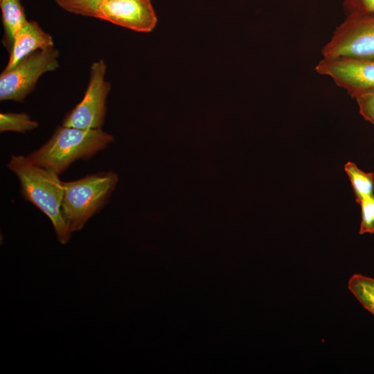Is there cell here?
Returning a JSON list of instances; mask_svg holds the SVG:
<instances>
[{
    "mask_svg": "<svg viewBox=\"0 0 374 374\" xmlns=\"http://www.w3.org/2000/svg\"><path fill=\"white\" fill-rule=\"evenodd\" d=\"M8 168L17 177L24 199L48 217L58 241L68 242L72 233L62 211L64 186L58 174L31 163L22 155H12Z\"/></svg>",
    "mask_w": 374,
    "mask_h": 374,
    "instance_id": "obj_1",
    "label": "cell"
},
{
    "mask_svg": "<svg viewBox=\"0 0 374 374\" xmlns=\"http://www.w3.org/2000/svg\"><path fill=\"white\" fill-rule=\"evenodd\" d=\"M114 140L101 129L57 127L49 140L26 156L31 163L61 174L77 160H87Z\"/></svg>",
    "mask_w": 374,
    "mask_h": 374,
    "instance_id": "obj_2",
    "label": "cell"
},
{
    "mask_svg": "<svg viewBox=\"0 0 374 374\" xmlns=\"http://www.w3.org/2000/svg\"><path fill=\"white\" fill-rule=\"evenodd\" d=\"M118 182L112 171L99 172L63 181L62 211L71 233L81 230L107 203Z\"/></svg>",
    "mask_w": 374,
    "mask_h": 374,
    "instance_id": "obj_3",
    "label": "cell"
},
{
    "mask_svg": "<svg viewBox=\"0 0 374 374\" xmlns=\"http://www.w3.org/2000/svg\"><path fill=\"white\" fill-rule=\"evenodd\" d=\"M59 52L54 47L38 50L0 75V100L23 103L44 73L59 66Z\"/></svg>",
    "mask_w": 374,
    "mask_h": 374,
    "instance_id": "obj_4",
    "label": "cell"
},
{
    "mask_svg": "<svg viewBox=\"0 0 374 374\" xmlns=\"http://www.w3.org/2000/svg\"><path fill=\"white\" fill-rule=\"evenodd\" d=\"M323 57H374V15L346 16L321 50Z\"/></svg>",
    "mask_w": 374,
    "mask_h": 374,
    "instance_id": "obj_5",
    "label": "cell"
},
{
    "mask_svg": "<svg viewBox=\"0 0 374 374\" xmlns=\"http://www.w3.org/2000/svg\"><path fill=\"white\" fill-rule=\"evenodd\" d=\"M103 60L91 65L89 83L82 100L64 116L62 125L80 129H101L106 114V100L111 84L105 79Z\"/></svg>",
    "mask_w": 374,
    "mask_h": 374,
    "instance_id": "obj_6",
    "label": "cell"
},
{
    "mask_svg": "<svg viewBox=\"0 0 374 374\" xmlns=\"http://www.w3.org/2000/svg\"><path fill=\"white\" fill-rule=\"evenodd\" d=\"M315 70L321 75L331 78L352 98L374 89V57H323L316 65Z\"/></svg>",
    "mask_w": 374,
    "mask_h": 374,
    "instance_id": "obj_7",
    "label": "cell"
},
{
    "mask_svg": "<svg viewBox=\"0 0 374 374\" xmlns=\"http://www.w3.org/2000/svg\"><path fill=\"white\" fill-rule=\"evenodd\" d=\"M96 18L143 33L152 31L157 22L150 0H103Z\"/></svg>",
    "mask_w": 374,
    "mask_h": 374,
    "instance_id": "obj_8",
    "label": "cell"
},
{
    "mask_svg": "<svg viewBox=\"0 0 374 374\" xmlns=\"http://www.w3.org/2000/svg\"><path fill=\"white\" fill-rule=\"evenodd\" d=\"M53 39L34 21L27 23L16 36L10 49V57L5 71L15 66L22 59L41 49L53 47Z\"/></svg>",
    "mask_w": 374,
    "mask_h": 374,
    "instance_id": "obj_9",
    "label": "cell"
},
{
    "mask_svg": "<svg viewBox=\"0 0 374 374\" xmlns=\"http://www.w3.org/2000/svg\"><path fill=\"white\" fill-rule=\"evenodd\" d=\"M0 7L5 40L10 49L16 36L28 21L20 0H0Z\"/></svg>",
    "mask_w": 374,
    "mask_h": 374,
    "instance_id": "obj_10",
    "label": "cell"
},
{
    "mask_svg": "<svg viewBox=\"0 0 374 374\" xmlns=\"http://www.w3.org/2000/svg\"><path fill=\"white\" fill-rule=\"evenodd\" d=\"M344 168L350 180L357 203L374 194V174L373 172H364L356 163L351 161L345 163Z\"/></svg>",
    "mask_w": 374,
    "mask_h": 374,
    "instance_id": "obj_11",
    "label": "cell"
},
{
    "mask_svg": "<svg viewBox=\"0 0 374 374\" xmlns=\"http://www.w3.org/2000/svg\"><path fill=\"white\" fill-rule=\"evenodd\" d=\"M348 287L362 305L374 316V278L355 274L350 278Z\"/></svg>",
    "mask_w": 374,
    "mask_h": 374,
    "instance_id": "obj_12",
    "label": "cell"
},
{
    "mask_svg": "<svg viewBox=\"0 0 374 374\" xmlns=\"http://www.w3.org/2000/svg\"><path fill=\"white\" fill-rule=\"evenodd\" d=\"M38 127V123L30 118L26 113H1L0 131H11L24 133Z\"/></svg>",
    "mask_w": 374,
    "mask_h": 374,
    "instance_id": "obj_13",
    "label": "cell"
},
{
    "mask_svg": "<svg viewBox=\"0 0 374 374\" xmlns=\"http://www.w3.org/2000/svg\"><path fill=\"white\" fill-rule=\"evenodd\" d=\"M361 209L360 235L374 233V194L362 199L359 203Z\"/></svg>",
    "mask_w": 374,
    "mask_h": 374,
    "instance_id": "obj_14",
    "label": "cell"
},
{
    "mask_svg": "<svg viewBox=\"0 0 374 374\" xmlns=\"http://www.w3.org/2000/svg\"><path fill=\"white\" fill-rule=\"evenodd\" d=\"M103 0H68L60 6L71 13L96 17L100 3Z\"/></svg>",
    "mask_w": 374,
    "mask_h": 374,
    "instance_id": "obj_15",
    "label": "cell"
},
{
    "mask_svg": "<svg viewBox=\"0 0 374 374\" xmlns=\"http://www.w3.org/2000/svg\"><path fill=\"white\" fill-rule=\"evenodd\" d=\"M363 118L374 126V89L357 95L355 98Z\"/></svg>",
    "mask_w": 374,
    "mask_h": 374,
    "instance_id": "obj_16",
    "label": "cell"
},
{
    "mask_svg": "<svg viewBox=\"0 0 374 374\" xmlns=\"http://www.w3.org/2000/svg\"><path fill=\"white\" fill-rule=\"evenodd\" d=\"M346 16L374 15V0H344Z\"/></svg>",
    "mask_w": 374,
    "mask_h": 374,
    "instance_id": "obj_17",
    "label": "cell"
},
{
    "mask_svg": "<svg viewBox=\"0 0 374 374\" xmlns=\"http://www.w3.org/2000/svg\"><path fill=\"white\" fill-rule=\"evenodd\" d=\"M55 2L60 6L61 3L68 1V0H55Z\"/></svg>",
    "mask_w": 374,
    "mask_h": 374,
    "instance_id": "obj_18",
    "label": "cell"
}]
</instances>
